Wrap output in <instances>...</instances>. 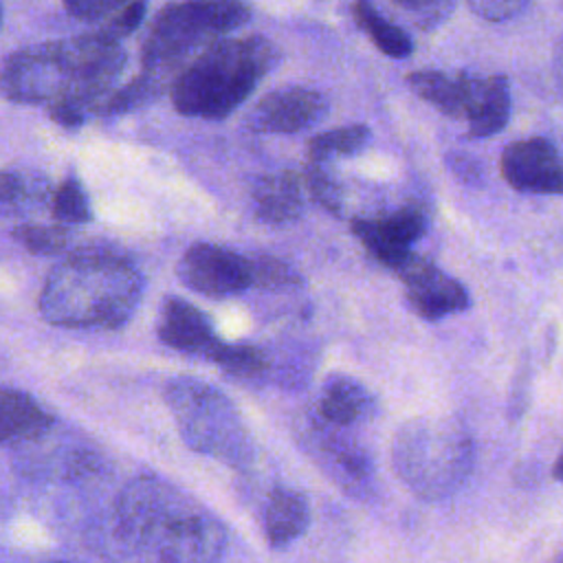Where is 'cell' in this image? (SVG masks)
I'll list each match as a JSON object with an SVG mask.
<instances>
[{"label": "cell", "instance_id": "1", "mask_svg": "<svg viewBox=\"0 0 563 563\" xmlns=\"http://www.w3.org/2000/svg\"><path fill=\"white\" fill-rule=\"evenodd\" d=\"M114 528L147 563H218L227 545L220 519L158 475H139L121 490Z\"/></svg>", "mask_w": 563, "mask_h": 563}, {"label": "cell", "instance_id": "2", "mask_svg": "<svg viewBox=\"0 0 563 563\" xmlns=\"http://www.w3.org/2000/svg\"><path fill=\"white\" fill-rule=\"evenodd\" d=\"M143 286V275L123 253L88 246L48 273L37 306L59 328L114 330L134 314Z\"/></svg>", "mask_w": 563, "mask_h": 563}, {"label": "cell", "instance_id": "3", "mask_svg": "<svg viewBox=\"0 0 563 563\" xmlns=\"http://www.w3.org/2000/svg\"><path fill=\"white\" fill-rule=\"evenodd\" d=\"M277 51L266 37L218 40L200 51L174 79V108L185 117L224 119L275 66Z\"/></svg>", "mask_w": 563, "mask_h": 563}, {"label": "cell", "instance_id": "4", "mask_svg": "<svg viewBox=\"0 0 563 563\" xmlns=\"http://www.w3.org/2000/svg\"><path fill=\"white\" fill-rule=\"evenodd\" d=\"M398 479L422 501L455 495L475 464V444L462 420L453 416H418L407 420L391 442Z\"/></svg>", "mask_w": 563, "mask_h": 563}, {"label": "cell", "instance_id": "5", "mask_svg": "<svg viewBox=\"0 0 563 563\" xmlns=\"http://www.w3.org/2000/svg\"><path fill=\"white\" fill-rule=\"evenodd\" d=\"M251 18L244 0H178L165 4L150 24L143 44V70L174 84L194 53L205 51L222 35Z\"/></svg>", "mask_w": 563, "mask_h": 563}, {"label": "cell", "instance_id": "6", "mask_svg": "<svg viewBox=\"0 0 563 563\" xmlns=\"http://www.w3.org/2000/svg\"><path fill=\"white\" fill-rule=\"evenodd\" d=\"M163 398L174 416L183 442L231 468H244L255 455L251 431L233 400L207 380L174 376Z\"/></svg>", "mask_w": 563, "mask_h": 563}, {"label": "cell", "instance_id": "7", "mask_svg": "<svg viewBox=\"0 0 563 563\" xmlns=\"http://www.w3.org/2000/svg\"><path fill=\"white\" fill-rule=\"evenodd\" d=\"M297 438L310 460L345 495L356 499H367L374 495L376 468L372 455L350 429L330 424L312 411L301 420Z\"/></svg>", "mask_w": 563, "mask_h": 563}, {"label": "cell", "instance_id": "8", "mask_svg": "<svg viewBox=\"0 0 563 563\" xmlns=\"http://www.w3.org/2000/svg\"><path fill=\"white\" fill-rule=\"evenodd\" d=\"M0 92L24 106H51L73 95V70L64 42H46L11 53L0 68Z\"/></svg>", "mask_w": 563, "mask_h": 563}, {"label": "cell", "instance_id": "9", "mask_svg": "<svg viewBox=\"0 0 563 563\" xmlns=\"http://www.w3.org/2000/svg\"><path fill=\"white\" fill-rule=\"evenodd\" d=\"M176 275L189 290L211 299L233 297L253 286L249 257L209 242L191 244L183 253Z\"/></svg>", "mask_w": 563, "mask_h": 563}, {"label": "cell", "instance_id": "10", "mask_svg": "<svg viewBox=\"0 0 563 563\" xmlns=\"http://www.w3.org/2000/svg\"><path fill=\"white\" fill-rule=\"evenodd\" d=\"M394 271L407 288L405 295L409 308L418 317L440 321L468 308L466 288L457 279L444 275L433 262L409 253Z\"/></svg>", "mask_w": 563, "mask_h": 563}, {"label": "cell", "instance_id": "11", "mask_svg": "<svg viewBox=\"0 0 563 563\" xmlns=\"http://www.w3.org/2000/svg\"><path fill=\"white\" fill-rule=\"evenodd\" d=\"M506 183L526 194H563V158L548 139L510 143L499 158Z\"/></svg>", "mask_w": 563, "mask_h": 563}, {"label": "cell", "instance_id": "12", "mask_svg": "<svg viewBox=\"0 0 563 563\" xmlns=\"http://www.w3.org/2000/svg\"><path fill=\"white\" fill-rule=\"evenodd\" d=\"M328 101L312 88L290 86L264 95L251 110L249 125L257 132L295 134L323 119Z\"/></svg>", "mask_w": 563, "mask_h": 563}, {"label": "cell", "instance_id": "13", "mask_svg": "<svg viewBox=\"0 0 563 563\" xmlns=\"http://www.w3.org/2000/svg\"><path fill=\"white\" fill-rule=\"evenodd\" d=\"M158 339L178 352L211 358L222 339L216 334L209 317L180 297H167L161 308Z\"/></svg>", "mask_w": 563, "mask_h": 563}, {"label": "cell", "instance_id": "14", "mask_svg": "<svg viewBox=\"0 0 563 563\" xmlns=\"http://www.w3.org/2000/svg\"><path fill=\"white\" fill-rule=\"evenodd\" d=\"M255 216L271 227H286L303 213V185L290 169L264 174L251 189Z\"/></svg>", "mask_w": 563, "mask_h": 563}, {"label": "cell", "instance_id": "15", "mask_svg": "<svg viewBox=\"0 0 563 563\" xmlns=\"http://www.w3.org/2000/svg\"><path fill=\"white\" fill-rule=\"evenodd\" d=\"M374 409V396L367 391V387L345 374L328 376L314 405V413L321 420L345 429L365 422Z\"/></svg>", "mask_w": 563, "mask_h": 563}, {"label": "cell", "instance_id": "16", "mask_svg": "<svg viewBox=\"0 0 563 563\" xmlns=\"http://www.w3.org/2000/svg\"><path fill=\"white\" fill-rule=\"evenodd\" d=\"M409 88L438 108L446 117H466L477 75L471 73H442V70H416L407 75Z\"/></svg>", "mask_w": 563, "mask_h": 563}, {"label": "cell", "instance_id": "17", "mask_svg": "<svg viewBox=\"0 0 563 563\" xmlns=\"http://www.w3.org/2000/svg\"><path fill=\"white\" fill-rule=\"evenodd\" d=\"M51 424L53 416L31 394L0 387V444L37 440Z\"/></svg>", "mask_w": 563, "mask_h": 563}, {"label": "cell", "instance_id": "18", "mask_svg": "<svg viewBox=\"0 0 563 563\" xmlns=\"http://www.w3.org/2000/svg\"><path fill=\"white\" fill-rule=\"evenodd\" d=\"M310 523V504L303 493L277 486L264 506V532L273 548H284L306 532Z\"/></svg>", "mask_w": 563, "mask_h": 563}, {"label": "cell", "instance_id": "19", "mask_svg": "<svg viewBox=\"0 0 563 563\" xmlns=\"http://www.w3.org/2000/svg\"><path fill=\"white\" fill-rule=\"evenodd\" d=\"M464 119L468 121L471 136H477V139L493 136L508 123L510 88L504 75L477 77L473 99Z\"/></svg>", "mask_w": 563, "mask_h": 563}, {"label": "cell", "instance_id": "20", "mask_svg": "<svg viewBox=\"0 0 563 563\" xmlns=\"http://www.w3.org/2000/svg\"><path fill=\"white\" fill-rule=\"evenodd\" d=\"M352 15L383 55L394 59H405L411 55V37L400 26L385 20L369 0H354Z\"/></svg>", "mask_w": 563, "mask_h": 563}, {"label": "cell", "instance_id": "21", "mask_svg": "<svg viewBox=\"0 0 563 563\" xmlns=\"http://www.w3.org/2000/svg\"><path fill=\"white\" fill-rule=\"evenodd\" d=\"M369 141L367 125H343L317 134L308 141V156L312 163H325L334 156H350L361 152Z\"/></svg>", "mask_w": 563, "mask_h": 563}, {"label": "cell", "instance_id": "22", "mask_svg": "<svg viewBox=\"0 0 563 563\" xmlns=\"http://www.w3.org/2000/svg\"><path fill=\"white\" fill-rule=\"evenodd\" d=\"M165 88H169V84H165L163 79H158L156 75L143 70L141 75H136L132 81H128L125 86H117L106 101L101 103L97 114H119V112H128L134 108L145 106L147 101L156 99Z\"/></svg>", "mask_w": 563, "mask_h": 563}, {"label": "cell", "instance_id": "23", "mask_svg": "<svg viewBox=\"0 0 563 563\" xmlns=\"http://www.w3.org/2000/svg\"><path fill=\"white\" fill-rule=\"evenodd\" d=\"M209 361L220 365L227 374L235 378H260L268 369V356L264 354V350L249 343L222 341Z\"/></svg>", "mask_w": 563, "mask_h": 563}, {"label": "cell", "instance_id": "24", "mask_svg": "<svg viewBox=\"0 0 563 563\" xmlns=\"http://www.w3.org/2000/svg\"><path fill=\"white\" fill-rule=\"evenodd\" d=\"M376 224L387 242L400 251H409V246L427 231V218L418 207H402L389 216L376 218Z\"/></svg>", "mask_w": 563, "mask_h": 563}, {"label": "cell", "instance_id": "25", "mask_svg": "<svg viewBox=\"0 0 563 563\" xmlns=\"http://www.w3.org/2000/svg\"><path fill=\"white\" fill-rule=\"evenodd\" d=\"M51 209H53V216L66 224H81L92 218L88 196H86L79 178L73 174L66 176L57 185L53 200H51Z\"/></svg>", "mask_w": 563, "mask_h": 563}, {"label": "cell", "instance_id": "26", "mask_svg": "<svg viewBox=\"0 0 563 563\" xmlns=\"http://www.w3.org/2000/svg\"><path fill=\"white\" fill-rule=\"evenodd\" d=\"M13 238L33 255H57L68 244V233L57 224H20L13 229Z\"/></svg>", "mask_w": 563, "mask_h": 563}, {"label": "cell", "instance_id": "27", "mask_svg": "<svg viewBox=\"0 0 563 563\" xmlns=\"http://www.w3.org/2000/svg\"><path fill=\"white\" fill-rule=\"evenodd\" d=\"M303 180L308 187L310 198L321 205L325 211H330L332 216L341 213L343 207V194L341 187L336 183V178L323 167V163H312L306 167L303 172Z\"/></svg>", "mask_w": 563, "mask_h": 563}, {"label": "cell", "instance_id": "28", "mask_svg": "<svg viewBox=\"0 0 563 563\" xmlns=\"http://www.w3.org/2000/svg\"><path fill=\"white\" fill-rule=\"evenodd\" d=\"M352 233L361 240V244L385 266L396 268L411 251H400L394 244L387 242V238L380 233L376 220L367 218H354L352 220Z\"/></svg>", "mask_w": 563, "mask_h": 563}, {"label": "cell", "instance_id": "29", "mask_svg": "<svg viewBox=\"0 0 563 563\" xmlns=\"http://www.w3.org/2000/svg\"><path fill=\"white\" fill-rule=\"evenodd\" d=\"M251 262V279L253 286L260 288H286L299 282L297 273L282 260L271 255H257L249 257Z\"/></svg>", "mask_w": 563, "mask_h": 563}, {"label": "cell", "instance_id": "30", "mask_svg": "<svg viewBox=\"0 0 563 563\" xmlns=\"http://www.w3.org/2000/svg\"><path fill=\"white\" fill-rule=\"evenodd\" d=\"M35 198L37 194H33L31 180L15 172H0V213H15Z\"/></svg>", "mask_w": 563, "mask_h": 563}, {"label": "cell", "instance_id": "31", "mask_svg": "<svg viewBox=\"0 0 563 563\" xmlns=\"http://www.w3.org/2000/svg\"><path fill=\"white\" fill-rule=\"evenodd\" d=\"M145 15V0H130L123 9H119L114 15H110V20L106 22L103 29H99L103 35H108L110 40H121L128 37L130 33H134Z\"/></svg>", "mask_w": 563, "mask_h": 563}, {"label": "cell", "instance_id": "32", "mask_svg": "<svg viewBox=\"0 0 563 563\" xmlns=\"http://www.w3.org/2000/svg\"><path fill=\"white\" fill-rule=\"evenodd\" d=\"M62 2L73 18L84 22H97L114 15L130 0H62Z\"/></svg>", "mask_w": 563, "mask_h": 563}, {"label": "cell", "instance_id": "33", "mask_svg": "<svg viewBox=\"0 0 563 563\" xmlns=\"http://www.w3.org/2000/svg\"><path fill=\"white\" fill-rule=\"evenodd\" d=\"M473 13L488 22H504L517 18L530 0H466Z\"/></svg>", "mask_w": 563, "mask_h": 563}, {"label": "cell", "instance_id": "34", "mask_svg": "<svg viewBox=\"0 0 563 563\" xmlns=\"http://www.w3.org/2000/svg\"><path fill=\"white\" fill-rule=\"evenodd\" d=\"M400 9L409 11L411 15H416L418 22L424 24H433L438 22L449 7V0H394Z\"/></svg>", "mask_w": 563, "mask_h": 563}, {"label": "cell", "instance_id": "35", "mask_svg": "<svg viewBox=\"0 0 563 563\" xmlns=\"http://www.w3.org/2000/svg\"><path fill=\"white\" fill-rule=\"evenodd\" d=\"M46 110H48L51 119H53L57 125L68 128V130L79 128V125L86 121V117H88V112H86L84 108H79L77 103H73V101H55V103H51Z\"/></svg>", "mask_w": 563, "mask_h": 563}, {"label": "cell", "instance_id": "36", "mask_svg": "<svg viewBox=\"0 0 563 563\" xmlns=\"http://www.w3.org/2000/svg\"><path fill=\"white\" fill-rule=\"evenodd\" d=\"M449 165H451L453 174H455L462 183H477V180L482 178L479 163H477L475 158H471L468 154H460V152L449 154Z\"/></svg>", "mask_w": 563, "mask_h": 563}, {"label": "cell", "instance_id": "37", "mask_svg": "<svg viewBox=\"0 0 563 563\" xmlns=\"http://www.w3.org/2000/svg\"><path fill=\"white\" fill-rule=\"evenodd\" d=\"M552 475L563 484V449H561V453H559V457H556V462H554Z\"/></svg>", "mask_w": 563, "mask_h": 563}, {"label": "cell", "instance_id": "38", "mask_svg": "<svg viewBox=\"0 0 563 563\" xmlns=\"http://www.w3.org/2000/svg\"><path fill=\"white\" fill-rule=\"evenodd\" d=\"M0 22H2V7H0Z\"/></svg>", "mask_w": 563, "mask_h": 563}, {"label": "cell", "instance_id": "39", "mask_svg": "<svg viewBox=\"0 0 563 563\" xmlns=\"http://www.w3.org/2000/svg\"><path fill=\"white\" fill-rule=\"evenodd\" d=\"M554 563H563V559H559V561H554Z\"/></svg>", "mask_w": 563, "mask_h": 563}]
</instances>
